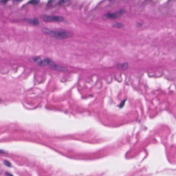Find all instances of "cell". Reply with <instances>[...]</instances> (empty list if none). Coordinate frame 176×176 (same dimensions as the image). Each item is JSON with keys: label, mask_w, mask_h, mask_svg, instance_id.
Segmentation results:
<instances>
[{"label": "cell", "mask_w": 176, "mask_h": 176, "mask_svg": "<svg viewBox=\"0 0 176 176\" xmlns=\"http://www.w3.org/2000/svg\"><path fill=\"white\" fill-rule=\"evenodd\" d=\"M113 27H115V28H122L123 27H124V24H123L122 23H114L112 25Z\"/></svg>", "instance_id": "cell-6"}, {"label": "cell", "mask_w": 176, "mask_h": 176, "mask_svg": "<svg viewBox=\"0 0 176 176\" xmlns=\"http://www.w3.org/2000/svg\"><path fill=\"white\" fill-rule=\"evenodd\" d=\"M41 18L44 21L50 22H61L64 21L63 17L52 16H42Z\"/></svg>", "instance_id": "cell-2"}, {"label": "cell", "mask_w": 176, "mask_h": 176, "mask_svg": "<svg viewBox=\"0 0 176 176\" xmlns=\"http://www.w3.org/2000/svg\"><path fill=\"white\" fill-rule=\"evenodd\" d=\"M40 0H31V1L28 2V3L32 5H36L38 4Z\"/></svg>", "instance_id": "cell-7"}, {"label": "cell", "mask_w": 176, "mask_h": 176, "mask_svg": "<svg viewBox=\"0 0 176 176\" xmlns=\"http://www.w3.org/2000/svg\"><path fill=\"white\" fill-rule=\"evenodd\" d=\"M1 99H0V102H1Z\"/></svg>", "instance_id": "cell-13"}, {"label": "cell", "mask_w": 176, "mask_h": 176, "mask_svg": "<svg viewBox=\"0 0 176 176\" xmlns=\"http://www.w3.org/2000/svg\"><path fill=\"white\" fill-rule=\"evenodd\" d=\"M24 20L34 25H38L39 23L38 20L36 19V18H34V19H24Z\"/></svg>", "instance_id": "cell-5"}, {"label": "cell", "mask_w": 176, "mask_h": 176, "mask_svg": "<svg viewBox=\"0 0 176 176\" xmlns=\"http://www.w3.org/2000/svg\"><path fill=\"white\" fill-rule=\"evenodd\" d=\"M68 1H69V0H59L58 4L59 5H62V4H63L65 3L66 2H67Z\"/></svg>", "instance_id": "cell-8"}, {"label": "cell", "mask_w": 176, "mask_h": 176, "mask_svg": "<svg viewBox=\"0 0 176 176\" xmlns=\"http://www.w3.org/2000/svg\"><path fill=\"white\" fill-rule=\"evenodd\" d=\"M5 153L4 151H3V150H0V153Z\"/></svg>", "instance_id": "cell-11"}, {"label": "cell", "mask_w": 176, "mask_h": 176, "mask_svg": "<svg viewBox=\"0 0 176 176\" xmlns=\"http://www.w3.org/2000/svg\"><path fill=\"white\" fill-rule=\"evenodd\" d=\"M125 13L124 10H120L116 12H115L114 13H108L105 15L104 17L106 19H115L122 16Z\"/></svg>", "instance_id": "cell-3"}, {"label": "cell", "mask_w": 176, "mask_h": 176, "mask_svg": "<svg viewBox=\"0 0 176 176\" xmlns=\"http://www.w3.org/2000/svg\"><path fill=\"white\" fill-rule=\"evenodd\" d=\"M52 69H54L56 70L57 71H66L67 69L63 66L58 65L57 64H56L55 63L53 62L52 60L50 59L48 65Z\"/></svg>", "instance_id": "cell-4"}, {"label": "cell", "mask_w": 176, "mask_h": 176, "mask_svg": "<svg viewBox=\"0 0 176 176\" xmlns=\"http://www.w3.org/2000/svg\"><path fill=\"white\" fill-rule=\"evenodd\" d=\"M4 164H5L7 166H11V164H10V163L9 162L7 161H4Z\"/></svg>", "instance_id": "cell-9"}, {"label": "cell", "mask_w": 176, "mask_h": 176, "mask_svg": "<svg viewBox=\"0 0 176 176\" xmlns=\"http://www.w3.org/2000/svg\"><path fill=\"white\" fill-rule=\"evenodd\" d=\"M42 31L45 33L49 35L51 37L58 39H64L69 38L71 36L70 33L63 31H53L47 28H42Z\"/></svg>", "instance_id": "cell-1"}, {"label": "cell", "mask_w": 176, "mask_h": 176, "mask_svg": "<svg viewBox=\"0 0 176 176\" xmlns=\"http://www.w3.org/2000/svg\"><path fill=\"white\" fill-rule=\"evenodd\" d=\"M16 1H17V2H20V1H22V0H15Z\"/></svg>", "instance_id": "cell-12"}, {"label": "cell", "mask_w": 176, "mask_h": 176, "mask_svg": "<svg viewBox=\"0 0 176 176\" xmlns=\"http://www.w3.org/2000/svg\"><path fill=\"white\" fill-rule=\"evenodd\" d=\"M7 1H8V0H2V3H6V2H7Z\"/></svg>", "instance_id": "cell-10"}]
</instances>
